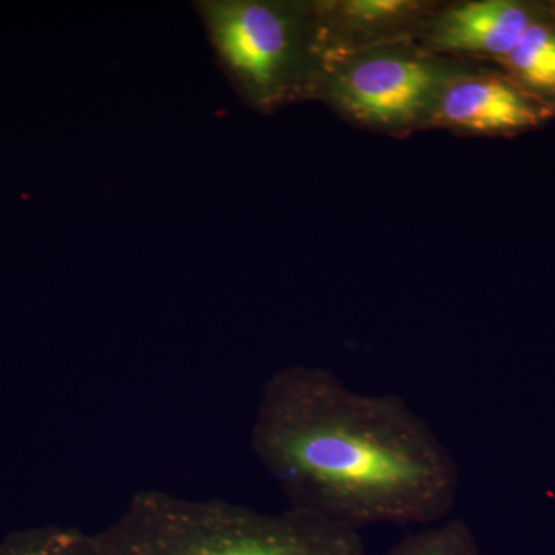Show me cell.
Listing matches in <instances>:
<instances>
[{
  "instance_id": "obj_1",
  "label": "cell",
  "mask_w": 555,
  "mask_h": 555,
  "mask_svg": "<svg viewBox=\"0 0 555 555\" xmlns=\"http://www.w3.org/2000/svg\"><path fill=\"white\" fill-rule=\"evenodd\" d=\"M250 444L287 507L353 531L440 524L459 500V465L429 423L404 398L360 392L328 369L275 372Z\"/></svg>"
},
{
  "instance_id": "obj_2",
  "label": "cell",
  "mask_w": 555,
  "mask_h": 555,
  "mask_svg": "<svg viewBox=\"0 0 555 555\" xmlns=\"http://www.w3.org/2000/svg\"><path fill=\"white\" fill-rule=\"evenodd\" d=\"M104 555H366L361 534L286 507L144 489L100 532Z\"/></svg>"
},
{
  "instance_id": "obj_3",
  "label": "cell",
  "mask_w": 555,
  "mask_h": 555,
  "mask_svg": "<svg viewBox=\"0 0 555 555\" xmlns=\"http://www.w3.org/2000/svg\"><path fill=\"white\" fill-rule=\"evenodd\" d=\"M195 9L247 107L270 115L313 101L326 62L315 0H203Z\"/></svg>"
},
{
  "instance_id": "obj_4",
  "label": "cell",
  "mask_w": 555,
  "mask_h": 555,
  "mask_svg": "<svg viewBox=\"0 0 555 555\" xmlns=\"http://www.w3.org/2000/svg\"><path fill=\"white\" fill-rule=\"evenodd\" d=\"M456 64L418 42L332 54L313 101L323 102L357 129L408 138L430 130L438 98Z\"/></svg>"
},
{
  "instance_id": "obj_5",
  "label": "cell",
  "mask_w": 555,
  "mask_h": 555,
  "mask_svg": "<svg viewBox=\"0 0 555 555\" xmlns=\"http://www.w3.org/2000/svg\"><path fill=\"white\" fill-rule=\"evenodd\" d=\"M553 119V105L537 100L496 65L459 61L438 98L430 130L516 138Z\"/></svg>"
},
{
  "instance_id": "obj_6",
  "label": "cell",
  "mask_w": 555,
  "mask_h": 555,
  "mask_svg": "<svg viewBox=\"0 0 555 555\" xmlns=\"http://www.w3.org/2000/svg\"><path fill=\"white\" fill-rule=\"evenodd\" d=\"M553 13L555 0H438L418 43L447 60L495 64Z\"/></svg>"
},
{
  "instance_id": "obj_7",
  "label": "cell",
  "mask_w": 555,
  "mask_h": 555,
  "mask_svg": "<svg viewBox=\"0 0 555 555\" xmlns=\"http://www.w3.org/2000/svg\"><path fill=\"white\" fill-rule=\"evenodd\" d=\"M327 56L418 42L438 0H315Z\"/></svg>"
},
{
  "instance_id": "obj_8",
  "label": "cell",
  "mask_w": 555,
  "mask_h": 555,
  "mask_svg": "<svg viewBox=\"0 0 555 555\" xmlns=\"http://www.w3.org/2000/svg\"><path fill=\"white\" fill-rule=\"evenodd\" d=\"M492 65L537 100L555 107V13L537 22L516 49Z\"/></svg>"
},
{
  "instance_id": "obj_9",
  "label": "cell",
  "mask_w": 555,
  "mask_h": 555,
  "mask_svg": "<svg viewBox=\"0 0 555 555\" xmlns=\"http://www.w3.org/2000/svg\"><path fill=\"white\" fill-rule=\"evenodd\" d=\"M0 555H104L96 532L75 526L16 529L0 540Z\"/></svg>"
},
{
  "instance_id": "obj_10",
  "label": "cell",
  "mask_w": 555,
  "mask_h": 555,
  "mask_svg": "<svg viewBox=\"0 0 555 555\" xmlns=\"http://www.w3.org/2000/svg\"><path fill=\"white\" fill-rule=\"evenodd\" d=\"M383 555H483L470 526L460 518L416 528Z\"/></svg>"
}]
</instances>
